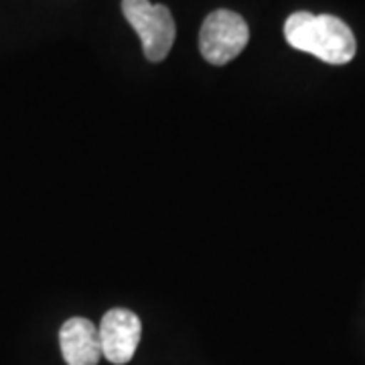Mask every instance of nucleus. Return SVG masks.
I'll list each match as a JSON object with an SVG mask.
<instances>
[{"mask_svg":"<svg viewBox=\"0 0 365 365\" xmlns=\"http://www.w3.org/2000/svg\"><path fill=\"white\" fill-rule=\"evenodd\" d=\"M284 37L292 49L311 53L331 66L349 63L357 51L353 31L333 14L292 13L284 23Z\"/></svg>","mask_w":365,"mask_h":365,"instance_id":"1","label":"nucleus"},{"mask_svg":"<svg viewBox=\"0 0 365 365\" xmlns=\"http://www.w3.org/2000/svg\"><path fill=\"white\" fill-rule=\"evenodd\" d=\"M122 13L143 41L146 59L153 63L163 61L177 35L169 9L165 4H153L150 0H122Z\"/></svg>","mask_w":365,"mask_h":365,"instance_id":"2","label":"nucleus"},{"mask_svg":"<svg viewBox=\"0 0 365 365\" xmlns=\"http://www.w3.org/2000/svg\"><path fill=\"white\" fill-rule=\"evenodd\" d=\"M102 355L110 364L124 365L134 357L138 349L143 323L138 314L128 309H112L102 317V323L98 327Z\"/></svg>","mask_w":365,"mask_h":365,"instance_id":"4","label":"nucleus"},{"mask_svg":"<svg viewBox=\"0 0 365 365\" xmlns=\"http://www.w3.org/2000/svg\"><path fill=\"white\" fill-rule=\"evenodd\" d=\"M59 345L67 365H98L104 357L98 327L83 317H73L63 323Z\"/></svg>","mask_w":365,"mask_h":365,"instance_id":"5","label":"nucleus"},{"mask_svg":"<svg viewBox=\"0 0 365 365\" xmlns=\"http://www.w3.org/2000/svg\"><path fill=\"white\" fill-rule=\"evenodd\" d=\"M248 23L234 11H213L199 31V51L211 66H225L246 49Z\"/></svg>","mask_w":365,"mask_h":365,"instance_id":"3","label":"nucleus"}]
</instances>
